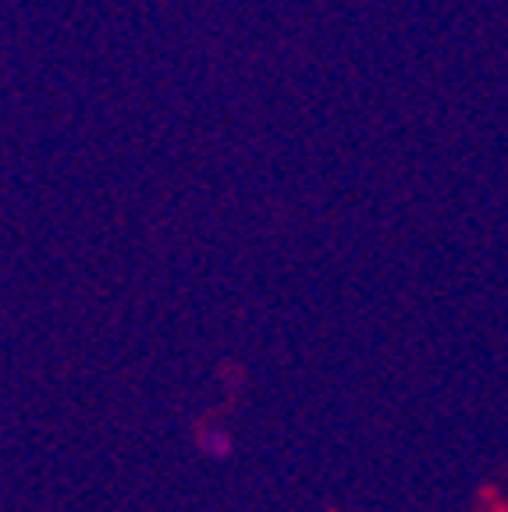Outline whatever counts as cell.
Segmentation results:
<instances>
[{
  "label": "cell",
  "mask_w": 508,
  "mask_h": 512,
  "mask_svg": "<svg viewBox=\"0 0 508 512\" xmlns=\"http://www.w3.org/2000/svg\"><path fill=\"white\" fill-rule=\"evenodd\" d=\"M196 452L203 459L224 463V459H231V452H235V434L224 424H217V420H207V424L196 427Z\"/></svg>",
  "instance_id": "1"
},
{
  "label": "cell",
  "mask_w": 508,
  "mask_h": 512,
  "mask_svg": "<svg viewBox=\"0 0 508 512\" xmlns=\"http://www.w3.org/2000/svg\"><path fill=\"white\" fill-rule=\"evenodd\" d=\"M494 512H508V505H498V509H494Z\"/></svg>",
  "instance_id": "2"
}]
</instances>
